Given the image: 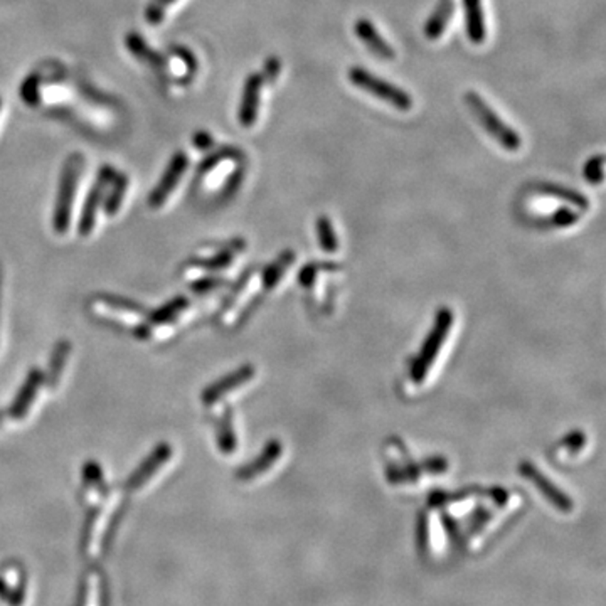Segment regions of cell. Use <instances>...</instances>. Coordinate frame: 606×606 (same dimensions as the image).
<instances>
[{
  "instance_id": "2",
  "label": "cell",
  "mask_w": 606,
  "mask_h": 606,
  "mask_svg": "<svg viewBox=\"0 0 606 606\" xmlns=\"http://www.w3.org/2000/svg\"><path fill=\"white\" fill-rule=\"evenodd\" d=\"M453 322H455V317L450 309H441L438 311L435 326L430 330L426 341L421 345L420 354H416V358L411 360V366H409V379L416 386L424 384V381L428 379V374L435 368L436 360L441 354V349L450 335Z\"/></svg>"
},
{
  "instance_id": "4",
  "label": "cell",
  "mask_w": 606,
  "mask_h": 606,
  "mask_svg": "<svg viewBox=\"0 0 606 606\" xmlns=\"http://www.w3.org/2000/svg\"><path fill=\"white\" fill-rule=\"evenodd\" d=\"M262 290H264L262 273L256 271L255 268L246 271L239 283L234 287L226 305L222 307L219 319L221 324L230 327L245 319V315L255 307Z\"/></svg>"
},
{
  "instance_id": "20",
  "label": "cell",
  "mask_w": 606,
  "mask_h": 606,
  "mask_svg": "<svg viewBox=\"0 0 606 606\" xmlns=\"http://www.w3.org/2000/svg\"><path fill=\"white\" fill-rule=\"evenodd\" d=\"M466 36L473 44H482L487 37L482 0H464Z\"/></svg>"
},
{
  "instance_id": "17",
  "label": "cell",
  "mask_w": 606,
  "mask_h": 606,
  "mask_svg": "<svg viewBox=\"0 0 606 606\" xmlns=\"http://www.w3.org/2000/svg\"><path fill=\"white\" fill-rule=\"evenodd\" d=\"M43 383H44V373L41 369H32L31 373L28 374L26 383L22 384V388L19 389L16 400L12 401L9 409V415L12 420L20 421L26 418Z\"/></svg>"
},
{
  "instance_id": "35",
  "label": "cell",
  "mask_w": 606,
  "mask_h": 606,
  "mask_svg": "<svg viewBox=\"0 0 606 606\" xmlns=\"http://www.w3.org/2000/svg\"><path fill=\"white\" fill-rule=\"evenodd\" d=\"M174 2L175 0H150V4L147 5V11H145V19L154 26L160 24L164 20L167 7L172 5Z\"/></svg>"
},
{
  "instance_id": "36",
  "label": "cell",
  "mask_w": 606,
  "mask_h": 606,
  "mask_svg": "<svg viewBox=\"0 0 606 606\" xmlns=\"http://www.w3.org/2000/svg\"><path fill=\"white\" fill-rule=\"evenodd\" d=\"M224 285H228V281L224 279H213V277H202V279H198L192 283V290L194 292H199V294H206V292H211V290H218V288H222Z\"/></svg>"
},
{
  "instance_id": "40",
  "label": "cell",
  "mask_w": 606,
  "mask_h": 606,
  "mask_svg": "<svg viewBox=\"0 0 606 606\" xmlns=\"http://www.w3.org/2000/svg\"><path fill=\"white\" fill-rule=\"evenodd\" d=\"M0 107H2V100H0Z\"/></svg>"
},
{
  "instance_id": "24",
  "label": "cell",
  "mask_w": 606,
  "mask_h": 606,
  "mask_svg": "<svg viewBox=\"0 0 606 606\" xmlns=\"http://www.w3.org/2000/svg\"><path fill=\"white\" fill-rule=\"evenodd\" d=\"M189 305H190V302L187 300L186 296H175V298H172L171 302H167L164 307H160L152 315H149L147 324L149 326H160V324H166V322L179 324L182 315L189 311H187Z\"/></svg>"
},
{
  "instance_id": "10",
  "label": "cell",
  "mask_w": 606,
  "mask_h": 606,
  "mask_svg": "<svg viewBox=\"0 0 606 606\" xmlns=\"http://www.w3.org/2000/svg\"><path fill=\"white\" fill-rule=\"evenodd\" d=\"M115 175H117V171L113 167H109V166L101 167L100 172H98L96 182L92 187V190H90V194L86 198V202L83 206V211H81L78 226L79 236H90V234L93 233L94 224H96V214H98L100 207L103 206L107 190H109V184L113 182Z\"/></svg>"
},
{
  "instance_id": "12",
  "label": "cell",
  "mask_w": 606,
  "mask_h": 606,
  "mask_svg": "<svg viewBox=\"0 0 606 606\" xmlns=\"http://www.w3.org/2000/svg\"><path fill=\"white\" fill-rule=\"evenodd\" d=\"M187 167H189V157L184 152H177L175 156L172 157L162 179L158 181L156 189L149 196V206L152 209L162 207L166 201L171 198L174 189L179 186L182 175L186 174Z\"/></svg>"
},
{
  "instance_id": "29",
  "label": "cell",
  "mask_w": 606,
  "mask_h": 606,
  "mask_svg": "<svg viewBox=\"0 0 606 606\" xmlns=\"http://www.w3.org/2000/svg\"><path fill=\"white\" fill-rule=\"evenodd\" d=\"M126 47H128V51H130L135 58H139L141 61L147 62V64H150V66L158 68V66H164V62H166L164 61V58L158 56L156 51H152L150 47L147 46L145 41L141 39L139 34H135V32H132V34L126 36Z\"/></svg>"
},
{
  "instance_id": "28",
  "label": "cell",
  "mask_w": 606,
  "mask_h": 606,
  "mask_svg": "<svg viewBox=\"0 0 606 606\" xmlns=\"http://www.w3.org/2000/svg\"><path fill=\"white\" fill-rule=\"evenodd\" d=\"M71 352V343L61 341L54 347L53 356H51V364H49V371L44 374V381L47 383L49 388H56L60 379H61L62 371L66 368V360L69 358Z\"/></svg>"
},
{
  "instance_id": "34",
  "label": "cell",
  "mask_w": 606,
  "mask_h": 606,
  "mask_svg": "<svg viewBox=\"0 0 606 606\" xmlns=\"http://www.w3.org/2000/svg\"><path fill=\"white\" fill-rule=\"evenodd\" d=\"M603 166H605V157L594 156L585 164V179L590 184H602L603 182Z\"/></svg>"
},
{
  "instance_id": "9",
  "label": "cell",
  "mask_w": 606,
  "mask_h": 606,
  "mask_svg": "<svg viewBox=\"0 0 606 606\" xmlns=\"http://www.w3.org/2000/svg\"><path fill=\"white\" fill-rule=\"evenodd\" d=\"M120 502V497L109 498V504L107 505H96L93 513H90V517L86 519V526H85V534H83V549H85V554L93 558L98 554V549H100V545L101 541H105V536L109 532V526H113L115 519V509H117V504Z\"/></svg>"
},
{
  "instance_id": "25",
  "label": "cell",
  "mask_w": 606,
  "mask_h": 606,
  "mask_svg": "<svg viewBox=\"0 0 606 606\" xmlns=\"http://www.w3.org/2000/svg\"><path fill=\"white\" fill-rule=\"evenodd\" d=\"M295 262V253L294 251H285L281 253L280 256L271 264H268L262 271V281H263L264 290H273L281 279L285 277V273L288 271V268Z\"/></svg>"
},
{
  "instance_id": "38",
  "label": "cell",
  "mask_w": 606,
  "mask_h": 606,
  "mask_svg": "<svg viewBox=\"0 0 606 606\" xmlns=\"http://www.w3.org/2000/svg\"><path fill=\"white\" fill-rule=\"evenodd\" d=\"M192 143H194V147L198 150H207V149H211L214 145V139L207 132H198L194 135V139H192Z\"/></svg>"
},
{
  "instance_id": "27",
  "label": "cell",
  "mask_w": 606,
  "mask_h": 606,
  "mask_svg": "<svg viewBox=\"0 0 606 606\" xmlns=\"http://www.w3.org/2000/svg\"><path fill=\"white\" fill-rule=\"evenodd\" d=\"M586 448V435L583 432H573L564 436L554 448V460L568 462L575 460Z\"/></svg>"
},
{
  "instance_id": "33",
  "label": "cell",
  "mask_w": 606,
  "mask_h": 606,
  "mask_svg": "<svg viewBox=\"0 0 606 606\" xmlns=\"http://www.w3.org/2000/svg\"><path fill=\"white\" fill-rule=\"evenodd\" d=\"M549 219H551V222H553L554 226H558V228H570V226H573V224L578 222L579 214L576 213L575 209H571L570 206L564 204V206L556 207Z\"/></svg>"
},
{
  "instance_id": "8",
  "label": "cell",
  "mask_w": 606,
  "mask_h": 606,
  "mask_svg": "<svg viewBox=\"0 0 606 606\" xmlns=\"http://www.w3.org/2000/svg\"><path fill=\"white\" fill-rule=\"evenodd\" d=\"M246 248L245 241L236 239L228 245H221L216 248L202 249L201 253L194 255L184 266H182V277L186 280H198L206 273L219 271L233 264L234 258L239 251Z\"/></svg>"
},
{
  "instance_id": "31",
  "label": "cell",
  "mask_w": 606,
  "mask_h": 606,
  "mask_svg": "<svg viewBox=\"0 0 606 606\" xmlns=\"http://www.w3.org/2000/svg\"><path fill=\"white\" fill-rule=\"evenodd\" d=\"M241 154L239 150H236L234 147H222L219 149L218 152H214L213 156L207 157L206 160H202L199 169H198V175H207L209 172L214 171L216 167H219L222 162H228V160H236L239 158Z\"/></svg>"
},
{
  "instance_id": "5",
  "label": "cell",
  "mask_w": 606,
  "mask_h": 606,
  "mask_svg": "<svg viewBox=\"0 0 606 606\" xmlns=\"http://www.w3.org/2000/svg\"><path fill=\"white\" fill-rule=\"evenodd\" d=\"M465 103L472 113L477 117L483 128L490 133L496 141L509 152H517L522 145L521 135L513 130V126L505 124L494 109L483 100L482 96L475 92H466Z\"/></svg>"
},
{
  "instance_id": "3",
  "label": "cell",
  "mask_w": 606,
  "mask_h": 606,
  "mask_svg": "<svg viewBox=\"0 0 606 606\" xmlns=\"http://www.w3.org/2000/svg\"><path fill=\"white\" fill-rule=\"evenodd\" d=\"M90 311L98 319L115 326L137 330L147 324V311L132 300L113 295H93L88 302Z\"/></svg>"
},
{
  "instance_id": "7",
  "label": "cell",
  "mask_w": 606,
  "mask_h": 606,
  "mask_svg": "<svg viewBox=\"0 0 606 606\" xmlns=\"http://www.w3.org/2000/svg\"><path fill=\"white\" fill-rule=\"evenodd\" d=\"M347 78H349V83L354 85L359 90L373 94L374 98L386 101L400 111H408L413 107V98L409 96V93H406L400 86L389 83L386 79L376 77L371 71L360 66H352L347 71Z\"/></svg>"
},
{
  "instance_id": "13",
  "label": "cell",
  "mask_w": 606,
  "mask_h": 606,
  "mask_svg": "<svg viewBox=\"0 0 606 606\" xmlns=\"http://www.w3.org/2000/svg\"><path fill=\"white\" fill-rule=\"evenodd\" d=\"M255 374H256V369L248 364V366L236 369L234 373L224 376L221 381H216L209 388L204 389L201 396L202 403L206 406H216L219 401H222L228 394H231L236 389L246 386L249 381L255 377Z\"/></svg>"
},
{
  "instance_id": "30",
  "label": "cell",
  "mask_w": 606,
  "mask_h": 606,
  "mask_svg": "<svg viewBox=\"0 0 606 606\" xmlns=\"http://www.w3.org/2000/svg\"><path fill=\"white\" fill-rule=\"evenodd\" d=\"M317 238L320 243V248L327 253H335L339 249V238L335 234V230L327 216H320L317 219Z\"/></svg>"
},
{
  "instance_id": "14",
  "label": "cell",
  "mask_w": 606,
  "mask_h": 606,
  "mask_svg": "<svg viewBox=\"0 0 606 606\" xmlns=\"http://www.w3.org/2000/svg\"><path fill=\"white\" fill-rule=\"evenodd\" d=\"M171 445L169 443H160L157 447L156 450L152 451L143 462H141L139 468L132 473V477L126 481V485L125 489L128 492H135V490H141V487H145V483L149 481H152L157 475V472L160 468L167 465V462L172 458Z\"/></svg>"
},
{
  "instance_id": "15",
  "label": "cell",
  "mask_w": 606,
  "mask_h": 606,
  "mask_svg": "<svg viewBox=\"0 0 606 606\" xmlns=\"http://www.w3.org/2000/svg\"><path fill=\"white\" fill-rule=\"evenodd\" d=\"M263 83L262 75H258V73L249 75L248 79L245 81V88H243V94H241V103H239V111H238V120L245 128H251L258 120Z\"/></svg>"
},
{
  "instance_id": "1",
  "label": "cell",
  "mask_w": 606,
  "mask_h": 606,
  "mask_svg": "<svg viewBox=\"0 0 606 606\" xmlns=\"http://www.w3.org/2000/svg\"><path fill=\"white\" fill-rule=\"evenodd\" d=\"M384 460H386V477L389 483L401 485V483H413L420 481L423 475H435L447 472V460L443 458H430L421 464L413 462V457L409 455L408 448L396 438H391L384 448Z\"/></svg>"
},
{
  "instance_id": "18",
  "label": "cell",
  "mask_w": 606,
  "mask_h": 606,
  "mask_svg": "<svg viewBox=\"0 0 606 606\" xmlns=\"http://www.w3.org/2000/svg\"><path fill=\"white\" fill-rule=\"evenodd\" d=\"M356 34H358L359 39L369 47V51L373 53L374 56L386 60V61H391V60L396 58L394 47L391 46L388 41L379 34L369 19H364V17L359 19L356 22Z\"/></svg>"
},
{
  "instance_id": "39",
  "label": "cell",
  "mask_w": 606,
  "mask_h": 606,
  "mask_svg": "<svg viewBox=\"0 0 606 606\" xmlns=\"http://www.w3.org/2000/svg\"><path fill=\"white\" fill-rule=\"evenodd\" d=\"M4 418H5V413H4V411H0V424L4 423Z\"/></svg>"
},
{
  "instance_id": "11",
  "label": "cell",
  "mask_w": 606,
  "mask_h": 606,
  "mask_svg": "<svg viewBox=\"0 0 606 606\" xmlns=\"http://www.w3.org/2000/svg\"><path fill=\"white\" fill-rule=\"evenodd\" d=\"M519 473L521 477L528 479L529 482L532 483L549 504H553L561 513H571L573 511V502L571 498L568 497L562 490H560L554 483L551 482L545 473L534 465L532 462H522L519 465Z\"/></svg>"
},
{
  "instance_id": "32",
  "label": "cell",
  "mask_w": 606,
  "mask_h": 606,
  "mask_svg": "<svg viewBox=\"0 0 606 606\" xmlns=\"http://www.w3.org/2000/svg\"><path fill=\"white\" fill-rule=\"evenodd\" d=\"M100 598V581L96 573H90L83 581V588L79 594V603L81 606H98Z\"/></svg>"
},
{
  "instance_id": "26",
  "label": "cell",
  "mask_w": 606,
  "mask_h": 606,
  "mask_svg": "<svg viewBox=\"0 0 606 606\" xmlns=\"http://www.w3.org/2000/svg\"><path fill=\"white\" fill-rule=\"evenodd\" d=\"M126 190H128V177L125 174L117 172L113 182L109 184V190H107L103 206H101L103 211L109 216H115L120 211L125 201V196H126Z\"/></svg>"
},
{
  "instance_id": "22",
  "label": "cell",
  "mask_w": 606,
  "mask_h": 606,
  "mask_svg": "<svg viewBox=\"0 0 606 606\" xmlns=\"http://www.w3.org/2000/svg\"><path fill=\"white\" fill-rule=\"evenodd\" d=\"M536 192L558 199L561 202H566L570 206H573L579 211H588L590 209V201L586 199V196H583L581 192H576L570 187L560 186V184H553V182H541L536 186Z\"/></svg>"
},
{
  "instance_id": "21",
  "label": "cell",
  "mask_w": 606,
  "mask_h": 606,
  "mask_svg": "<svg viewBox=\"0 0 606 606\" xmlns=\"http://www.w3.org/2000/svg\"><path fill=\"white\" fill-rule=\"evenodd\" d=\"M214 428L218 438L219 450L222 453H234L238 448V438L234 433L233 411L230 408H224L214 415Z\"/></svg>"
},
{
  "instance_id": "37",
  "label": "cell",
  "mask_w": 606,
  "mask_h": 606,
  "mask_svg": "<svg viewBox=\"0 0 606 606\" xmlns=\"http://www.w3.org/2000/svg\"><path fill=\"white\" fill-rule=\"evenodd\" d=\"M280 60H279V58H275V56H273V58H268L266 62H264L263 75H262V78H263V81H266V83H275L277 78L280 77Z\"/></svg>"
},
{
  "instance_id": "19",
  "label": "cell",
  "mask_w": 606,
  "mask_h": 606,
  "mask_svg": "<svg viewBox=\"0 0 606 606\" xmlns=\"http://www.w3.org/2000/svg\"><path fill=\"white\" fill-rule=\"evenodd\" d=\"M83 496L85 500L94 507L100 505V502L109 496L101 466L96 462H86L83 468Z\"/></svg>"
},
{
  "instance_id": "16",
  "label": "cell",
  "mask_w": 606,
  "mask_h": 606,
  "mask_svg": "<svg viewBox=\"0 0 606 606\" xmlns=\"http://www.w3.org/2000/svg\"><path fill=\"white\" fill-rule=\"evenodd\" d=\"M283 455V445H281L279 440H271L264 445L262 453L253 460L249 462L245 466H241L236 473L238 481H243V482H251L255 479H260L264 473H268V470H271L273 466L279 464V460Z\"/></svg>"
},
{
  "instance_id": "23",
  "label": "cell",
  "mask_w": 606,
  "mask_h": 606,
  "mask_svg": "<svg viewBox=\"0 0 606 606\" xmlns=\"http://www.w3.org/2000/svg\"><path fill=\"white\" fill-rule=\"evenodd\" d=\"M455 12V2L453 0H440L433 14L424 24V36L430 41H436L441 37V34L447 31V26Z\"/></svg>"
},
{
  "instance_id": "6",
  "label": "cell",
  "mask_w": 606,
  "mask_h": 606,
  "mask_svg": "<svg viewBox=\"0 0 606 606\" xmlns=\"http://www.w3.org/2000/svg\"><path fill=\"white\" fill-rule=\"evenodd\" d=\"M81 169H83V158L79 156L71 157L64 164L60 189H58V199L54 206V216H53V228L58 234L68 233Z\"/></svg>"
}]
</instances>
